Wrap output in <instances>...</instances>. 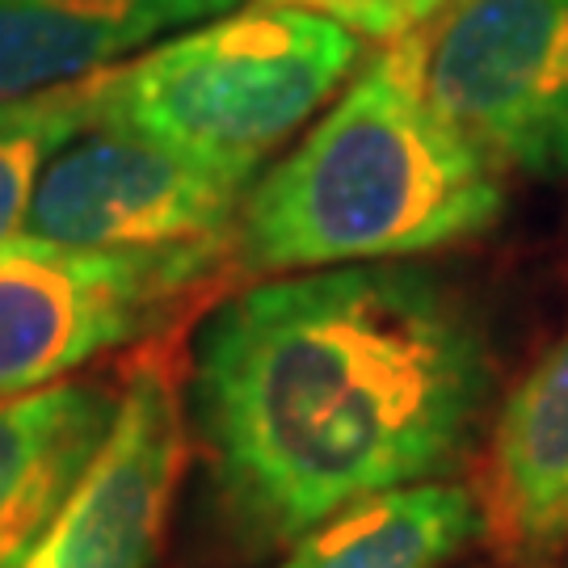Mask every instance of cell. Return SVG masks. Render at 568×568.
<instances>
[{
    "label": "cell",
    "instance_id": "cell-4",
    "mask_svg": "<svg viewBox=\"0 0 568 568\" xmlns=\"http://www.w3.org/2000/svg\"><path fill=\"white\" fill-rule=\"evenodd\" d=\"M227 241L161 248L0 244V400L60 384L98 354L140 342L224 270Z\"/></svg>",
    "mask_w": 568,
    "mask_h": 568
},
{
    "label": "cell",
    "instance_id": "cell-6",
    "mask_svg": "<svg viewBox=\"0 0 568 568\" xmlns=\"http://www.w3.org/2000/svg\"><path fill=\"white\" fill-rule=\"evenodd\" d=\"M253 173L131 131L68 143L47 164L18 236L60 248H161L236 236Z\"/></svg>",
    "mask_w": 568,
    "mask_h": 568
},
{
    "label": "cell",
    "instance_id": "cell-13",
    "mask_svg": "<svg viewBox=\"0 0 568 568\" xmlns=\"http://www.w3.org/2000/svg\"><path fill=\"white\" fill-rule=\"evenodd\" d=\"M265 4H286V9L328 18L358 39L400 42L417 30H426L450 0H265Z\"/></svg>",
    "mask_w": 568,
    "mask_h": 568
},
{
    "label": "cell",
    "instance_id": "cell-1",
    "mask_svg": "<svg viewBox=\"0 0 568 568\" xmlns=\"http://www.w3.org/2000/svg\"><path fill=\"white\" fill-rule=\"evenodd\" d=\"M493 387L467 307L426 270L342 265L248 286L194 354L215 493L253 548L426 485L464 455Z\"/></svg>",
    "mask_w": 568,
    "mask_h": 568
},
{
    "label": "cell",
    "instance_id": "cell-10",
    "mask_svg": "<svg viewBox=\"0 0 568 568\" xmlns=\"http://www.w3.org/2000/svg\"><path fill=\"white\" fill-rule=\"evenodd\" d=\"M241 0H0V102L89 81Z\"/></svg>",
    "mask_w": 568,
    "mask_h": 568
},
{
    "label": "cell",
    "instance_id": "cell-12",
    "mask_svg": "<svg viewBox=\"0 0 568 568\" xmlns=\"http://www.w3.org/2000/svg\"><path fill=\"white\" fill-rule=\"evenodd\" d=\"M98 77L0 102V244L26 224L47 164L98 122Z\"/></svg>",
    "mask_w": 568,
    "mask_h": 568
},
{
    "label": "cell",
    "instance_id": "cell-8",
    "mask_svg": "<svg viewBox=\"0 0 568 568\" xmlns=\"http://www.w3.org/2000/svg\"><path fill=\"white\" fill-rule=\"evenodd\" d=\"M476 509L509 565L544 568L568 548V325L501 405Z\"/></svg>",
    "mask_w": 568,
    "mask_h": 568
},
{
    "label": "cell",
    "instance_id": "cell-2",
    "mask_svg": "<svg viewBox=\"0 0 568 568\" xmlns=\"http://www.w3.org/2000/svg\"><path fill=\"white\" fill-rule=\"evenodd\" d=\"M501 203L497 169L426 102L408 34L253 182L232 244L253 274L392 262L485 232Z\"/></svg>",
    "mask_w": 568,
    "mask_h": 568
},
{
    "label": "cell",
    "instance_id": "cell-9",
    "mask_svg": "<svg viewBox=\"0 0 568 568\" xmlns=\"http://www.w3.org/2000/svg\"><path fill=\"white\" fill-rule=\"evenodd\" d=\"M119 387L51 384L0 400V568H21L119 417Z\"/></svg>",
    "mask_w": 568,
    "mask_h": 568
},
{
    "label": "cell",
    "instance_id": "cell-7",
    "mask_svg": "<svg viewBox=\"0 0 568 568\" xmlns=\"http://www.w3.org/2000/svg\"><path fill=\"white\" fill-rule=\"evenodd\" d=\"M182 467V408L164 366L143 363L81 485L21 568H152Z\"/></svg>",
    "mask_w": 568,
    "mask_h": 568
},
{
    "label": "cell",
    "instance_id": "cell-11",
    "mask_svg": "<svg viewBox=\"0 0 568 568\" xmlns=\"http://www.w3.org/2000/svg\"><path fill=\"white\" fill-rule=\"evenodd\" d=\"M476 530V497L426 480L337 509L295 539L278 568H443Z\"/></svg>",
    "mask_w": 568,
    "mask_h": 568
},
{
    "label": "cell",
    "instance_id": "cell-3",
    "mask_svg": "<svg viewBox=\"0 0 568 568\" xmlns=\"http://www.w3.org/2000/svg\"><path fill=\"white\" fill-rule=\"evenodd\" d=\"M358 55V34L337 21L257 0L102 72L93 126L257 173L342 89Z\"/></svg>",
    "mask_w": 568,
    "mask_h": 568
},
{
    "label": "cell",
    "instance_id": "cell-5",
    "mask_svg": "<svg viewBox=\"0 0 568 568\" xmlns=\"http://www.w3.org/2000/svg\"><path fill=\"white\" fill-rule=\"evenodd\" d=\"M413 42L434 114L497 173H568V0H450Z\"/></svg>",
    "mask_w": 568,
    "mask_h": 568
}]
</instances>
